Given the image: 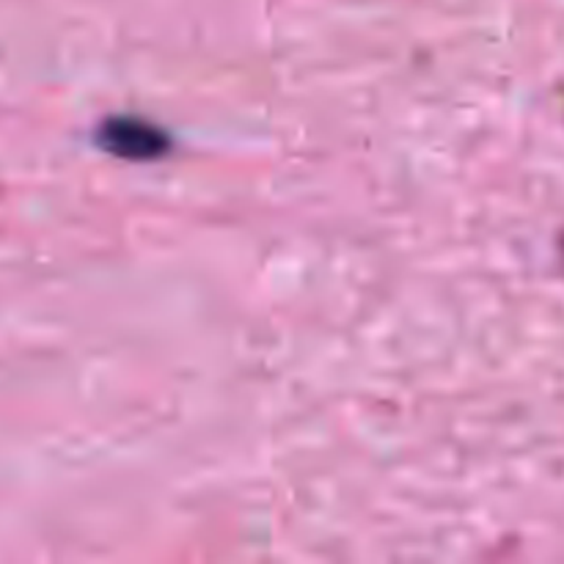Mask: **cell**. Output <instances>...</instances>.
I'll list each match as a JSON object with an SVG mask.
<instances>
[{
    "label": "cell",
    "instance_id": "obj_1",
    "mask_svg": "<svg viewBox=\"0 0 564 564\" xmlns=\"http://www.w3.org/2000/svg\"><path fill=\"white\" fill-rule=\"evenodd\" d=\"M102 143L121 158L147 160L165 152L169 138L158 127L135 119H113L102 127Z\"/></svg>",
    "mask_w": 564,
    "mask_h": 564
},
{
    "label": "cell",
    "instance_id": "obj_2",
    "mask_svg": "<svg viewBox=\"0 0 564 564\" xmlns=\"http://www.w3.org/2000/svg\"><path fill=\"white\" fill-rule=\"evenodd\" d=\"M560 248H562V262H564V237H562V246Z\"/></svg>",
    "mask_w": 564,
    "mask_h": 564
}]
</instances>
